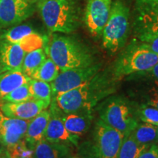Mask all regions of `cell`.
<instances>
[{"mask_svg": "<svg viewBox=\"0 0 158 158\" xmlns=\"http://www.w3.org/2000/svg\"><path fill=\"white\" fill-rule=\"evenodd\" d=\"M131 133L138 143L143 145L151 146L158 141L157 126L153 124H138Z\"/></svg>", "mask_w": 158, "mask_h": 158, "instance_id": "ffe728a7", "label": "cell"}, {"mask_svg": "<svg viewBox=\"0 0 158 158\" xmlns=\"http://www.w3.org/2000/svg\"><path fill=\"white\" fill-rule=\"evenodd\" d=\"M138 158H158V145L152 144L145 149Z\"/></svg>", "mask_w": 158, "mask_h": 158, "instance_id": "4dcf8cb0", "label": "cell"}, {"mask_svg": "<svg viewBox=\"0 0 158 158\" xmlns=\"http://www.w3.org/2000/svg\"><path fill=\"white\" fill-rule=\"evenodd\" d=\"M113 82L105 74L95 75L78 87L58 94L53 101L62 113L79 111L92 112L98 102L114 92Z\"/></svg>", "mask_w": 158, "mask_h": 158, "instance_id": "6da1fadb", "label": "cell"}, {"mask_svg": "<svg viewBox=\"0 0 158 158\" xmlns=\"http://www.w3.org/2000/svg\"><path fill=\"white\" fill-rule=\"evenodd\" d=\"M29 122L9 117L0 110V142L9 148L22 141Z\"/></svg>", "mask_w": 158, "mask_h": 158, "instance_id": "4fadbf2b", "label": "cell"}, {"mask_svg": "<svg viewBox=\"0 0 158 158\" xmlns=\"http://www.w3.org/2000/svg\"><path fill=\"white\" fill-rule=\"evenodd\" d=\"M50 108V119L45 130L44 138L51 143L67 146H77L79 137L70 134L65 128L62 119V113L53 101Z\"/></svg>", "mask_w": 158, "mask_h": 158, "instance_id": "8fae6325", "label": "cell"}, {"mask_svg": "<svg viewBox=\"0 0 158 158\" xmlns=\"http://www.w3.org/2000/svg\"><path fill=\"white\" fill-rule=\"evenodd\" d=\"M28 84L33 99L41 100L48 106H50L52 100V92L49 83L31 78Z\"/></svg>", "mask_w": 158, "mask_h": 158, "instance_id": "603a6c76", "label": "cell"}, {"mask_svg": "<svg viewBox=\"0 0 158 158\" xmlns=\"http://www.w3.org/2000/svg\"><path fill=\"white\" fill-rule=\"evenodd\" d=\"M26 1H28V2H29V1H31V0H26Z\"/></svg>", "mask_w": 158, "mask_h": 158, "instance_id": "d590c367", "label": "cell"}, {"mask_svg": "<svg viewBox=\"0 0 158 158\" xmlns=\"http://www.w3.org/2000/svg\"><path fill=\"white\" fill-rule=\"evenodd\" d=\"M100 68L101 64H94L86 68L60 71L56 78L51 82L52 98L89 81L100 72Z\"/></svg>", "mask_w": 158, "mask_h": 158, "instance_id": "9c48e42d", "label": "cell"}, {"mask_svg": "<svg viewBox=\"0 0 158 158\" xmlns=\"http://www.w3.org/2000/svg\"><path fill=\"white\" fill-rule=\"evenodd\" d=\"M68 154V149L64 145L51 143L43 138L35 146V158H63Z\"/></svg>", "mask_w": 158, "mask_h": 158, "instance_id": "d6986e66", "label": "cell"}, {"mask_svg": "<svg viewBox=\"0 0 158 158\" xmlns=\"http://www.w3.org/2000/svg\"><path fill=\"white\" fill-rule=\"evenodd\" d=\"M62 119L65 128L69 133L79 137L86 133L89 129L92 121V112L62 113Z\"/></svg>", "mask_w": 158, "mask_h": 158, "instance_id": "2e32d148", "label": "cell"}, {"mask_svg": "<svg viewBox=\"0 0 158 158\" xmlns=\"http://www.w3.org/2000/svg\"><path fill=\"white\" fill-rule=\"evenodd\" d=\"M26 54L19 43L0 41V61L5 71L21 70Z\"/></svg>", "mask_w": 158, "mask_h": 158, "instance_id": "9a60e30c", "label": "cell"}, {"mask_svg": "<svg viewBox=\"0 0 158 158\" xmlns=\"http://www.w3.org/2000/svg\"><path fill=\"white\" fill-rule=\"evenodd\" d=\"M157 133H158V126H157Z\"/></svg>", "mask_w": 158, "mask_h": 158, "instance_id": "8d00e7d4", "label": "cell"}, {"mask_svg": "<svg viewBox=\"0 0 158 158\" xmlns=\"http://www.w3.org/2000/svg\"><path fill=\"white\" fill-rule=\"evenodd\" d=\"M31 80L21 70H7L0 74V101L5 95Z\"/></svg>", "mask_w": 158, "mask_h": 158, "instance_id": "ac0fdd59", "label": "cell"}, {"mask_svg": "<svg viewBox=\"0 0 158 158\" xmlns=\"http://www.w3.org/2000/svg\"><path fill=\"white\" fill-rule=\"evenodd\" d=\"M4 72H5V69H4V68H3L2 64L1 61H0V74H2Z\"/></svg>", "mask_w": 158, "mask_h": 158, "instance_id": "836d02e7", "label": "cell"}, {"mask_svg": "<svg viewBox=\"0 0 158 158\" xmlns=\"http://www.w3.org/2000/svg\"><path fill=\"white\" fill-rule=\"evenodd\" d=\"M32 14V8L26 0H0V27L21 23Z\"/></svg>", "mask_w": 158, "mask_h": 158, "instance_id": "7c38bea8", "label": "cell"}, {"mask_svg": "<svg viewBox=\"0 0 158 158\" xmlns=\"http://www.w3.org/2000/svg\"><path fill=\"white\" fill-rule=\"evenodd\" d=\"M59 73V67L50 58H46L40 68L35 71L31 78L51 83L56 78Z\"/></svg>", "mask_w": 158, "mask_h": 158, "instance_id": "cb8c5ba5", "label": "cell"}, {"mask_svg": "<svg viewBox=\"0 0 158 158\" xmlns=\"http://www.w3.org/2000/svg\"><path fill=\"white\" fill-rule=\"evenodd\" d=\"M146 104L158 109V81L155 80L150 85L146 94Z\"/></svg>", "mask_w": 158, "mask_h": 158, "instance_id": "f546056e", "label": "cell"}, {"mask_svg": "<svg viewBox=\"0 0 158 158\" xmlns=\"http://www.w3.org/2000/svg\"><path fill=\"white\" fill-rule=\"evenodd\" d=\"M0 158H1V157H0Z\"/></svg>", "mask_w": 158, "mask_h": 158, "instance_id": "74e56055", "label": "cell"}, {"mask_svg": "<svg viewBox=\"0 0 158 158\" xmlns=\"http://www.w3.org/2000/svg\"><path fill=\"white\" fill-rule=\"evenodd\" d=\"M10 158H32L34 152L26 146L23 140L15 146L7 148Z\"/></svg>", "mask_w": 158, "mask_h": 158, "instance_id": "f1b7e54d", "label": "cell"}, {"mask_svg": "<svg viewBox=\"0 0 158 158\" xmlns=\"http://www.w3.org/2000/svg\"><path fill=\"white\" fill-rule=\"evenodd\" d=\"M45 54L60 71L86 68L95 64L92 51L73 37L54 34L48 41L45 40Z\"/></svg>", "mask_w": 158, "mask_h": 158, "instance_id": "7a4b0ae2", "label": "cell"}, {"mask_svg": "<svg viewBox=\"0 0 158 158\" xmlns=\"http://www.w3.org/2000/svg\"><path fill=\"white\" fill-rule=\"evenodd\" d=\"M34 32V30L29 25H19L12 27L2 35L1 41L11 43H19L20 41L27 35Z\"/></svg>", "mask_w": 158, "mask_h": 158, "instance_id": "d4e9b609", "label": "cell"}, {"mask_svg": "<svg viewBox=\"0 0 158 158\" xmlns=\"http://www.w3.org/2000/svg\"><path fill=\"white\" fill-rule=\"evenodd\" d=\"M137 116L144 123L158 126V109L147 104H142L136 110Z\"/></svg>", "mask_w": 158, "mask_h": 158, "instance_id": "4316f807", "label": "cell"}, {"mask_svg": "<svg viewBox=\"0 0 158 158\" xmlns=\"http://www.w3.org/2000/svg\"><path fill=\"white\" fill-rule=\"evenodd\" d=\"M158 63V54L139 40H133L118 56L114 66L116 78L146 73Z\"/></svg>", "mask_w": 158, "mask_h": 158, "instance_id": "5b68a950", "label": "cell"}, {"mask_svg": "<svg viewBox=\"0 0 158 158\" xmlns=\"http://www.w3.org/2000/svg\"><path fill=\"white\" fill-rule=\"evenodd\" d=\"M112 0H87L84 23L91 35L98 37L107 23L111 9Z\"/></svg>", "mask_w": 158, "mask_h": 158, "instance_id": "30bf717a", "label": "cell"}, {"mask_svg": "<svg viewBox=\"0 0 158 158\" xmlns=\"http://www.w3.org/2000/svg\"><path fill=\"white\" fill-rule=\"evenodd\" d=\"M133 29L140 42L158 36V0H135Z\"/></svg>", "mask_w": 158, "mask_h": 158, "instance_id": "ba28073f", "label": "cell"}, {"mask_svg": "<svg viewBox=\"0 0 158 158\" xmlns=\"http://www.w3.org/2000/svg\"><path fill=\"white\" fill-rule=\"evenodd\" d=\"M50 119V111L45 109L30 120L26 132L24 140L30 145H36L44 138L45 130Z\"/></svg>", "mask_w": 158, "mask_h": 158, "instance_id": "e0dca14e", "label": "cell"}, {"mask_svg": "<svg viewBox=\"0 0 158 158\" xmlns=\"http://www.w3.org/2000/svg\"><path fill=\"white\" fill-rule=\"evenodd\" d=\"M142 43H144L149 50L158 54V36Z\"/></svg>", "mask_w": 158, "mask_h": 158, "instance_id": "1f68e13d", "label": "cell"}, {"mask_svg": "<svg viewBox=\"0 0 158 158\" xmlns=\"http://www.w3.org/2000/svg\"><path fill=\"white\" fill-rule=\"evenodd\" d=\"M70 158H82L81 157H70Z\"/></svg>", "mask_w": 158, "mask_h": 158, "instance_id": "e575fe53", "label": "cell"}, {"mask_svg": "<svg viewBox=\"0 0 158 158\" xmlns=\"http://www.w3.org/2000/svg\"><path fill=\"white\" fill-rule=\"evenodd\" d=\"M100 118L124 136L131 133L138 124L130 106L120 98L110 99L102 105L100 110Z\"/></svg>", "mask_w": 158, "mask_h": 158, "instance_id": "52a82bcc", "label": "cell"}, {"mask_svg": "<svg viewBox=\"0 0 158 158\" xmlns=\"http://www.w3.org/2000/svg\"><path fill=\"white\" fill-rule=\"evenodd\" d=\"M19 44L26 53H29L36 49L42 48L45 44V40L41 35L34 31L23 37Z\"/></svg>", "mask_w": 158, "mask_h": 158, "instance_id": "83f0119b", "label": "cell"}, {"mask_svg": "<svg viewBox=\"0 0 158 158\" xmlns=\"http://www.w3.org/2000/svg\"><path fill=\"white\" fill-rule=\"evenodd\" d=\"M147 73H149L155 80L158 81V63L156 64L152 68L150 69L149 71H147Z\"/></svg>", "mask_w": 158, "mask_h": 158, "instance_id": "d6a6232c", "label": "cell"}, {"mask_svg": "<svg viewBox=\"0 0 158 158\" xmlns=\"http://www.w3.org/2000/svg\"><path fill=\"white\" fill-rule=\"evenodd\" d=\"M28 84L19 86L15 89L13 90L7 95L2 98L1 101L2 102L18 103V102H25L31 100V99H33L30 90H29Z\"/></svg>", "mask_w": 158, "mask_h": 158, "instance_id": "484cf974", "label": "cell"}, {"mask_svg": "<svg viewBox=\"0 0 158 158\" xmlns=\"http://www.w3.org/2000/svg\"><path fill=\"white\" fill-rule=\"evenodd\" d=\"M37 8L43 23L51 32L70 34L80 24L78 0H40Z\"/></svg>", "mask_w": 158, "mask_h": 158, "instance_id": "3957f363", "label": "cell"}, {"mask_svg": "<svg viewBox=\"0 0 158 158\" xmlns=\"http://www.w3.org/2000/svg\"><path fill=\"white\" fill-rule=\"evenodd\" d=\"M46 59V54L43 48L27 53L23 59L21 70L29 77H31L35 72L42 65Z\"/></svg>", "mask_w": 158, "mask_h": 158, "instance_id": "7402d4cb", "label": "cell"}, {"mask_svg": "<svg viewBox=\"0 0 158 158\" xmlns=\"http://www.w3.org/2000/svg\"><path fill=\"white\" fill-rule=\"evenodd\" d=\"M149 147L138 143L132 133H130L124 137L116 158H138L144 150Z\"/></svg>", "mask_w": 158, "mask_h": 158, "instance_id": "44dd1931", "label": "cell"}, {"mask_svg": "<svg viewBox=\"0 0 158 158\" xmlns=\"http://www.w3.org/2000/svg\"><path fill=\"white\" fill-rule=\"evenodd\" d=\"M130 31V9L122 0L112 2L107 23L102 32V45L110 53L117 52L127 42Z\"/></svg>", "mask_w": 158, "mask_h": 158, "instance_id": "8992f818", "label": "cell"}, {"mask_svg": "<svg viewBox=\"0 0 158 158\" xmlns=\"http://www.w3.org/2000/svg\"><path fill=\"white\" fill-rule=\"evenodd\" d=\"M124 136L101 119L94 128L92 138L80 148L82 158H116Z\"/></svg>", "mask_w": 158, "mask_h": 158, "instance_id": "277c9868", "label": "cell"}, {"mask_svg": "<svg viewBox=\"0 0 158 158\" xmlns=\"http://www.w3.org/2000/svg\"><path fill=\"white\" fill-rule=\"evenodd\" d=\"M48 106L41 100L31 99L25 102L12 103L3 102L0 106V110L9 117L23 120H31Z\"/></svg>", "mask_w": 158, "mask_h": 158, "instance_id": "5bb4252c", "label": "cell"}]
</instances>
